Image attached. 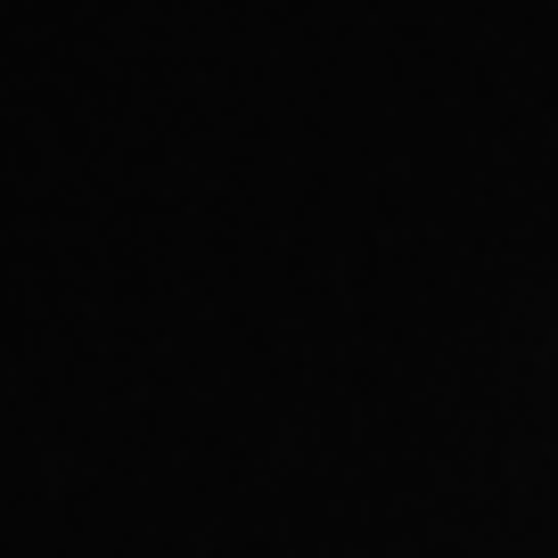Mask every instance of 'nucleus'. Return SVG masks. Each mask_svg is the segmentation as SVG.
<instances>
[]
</instances>
